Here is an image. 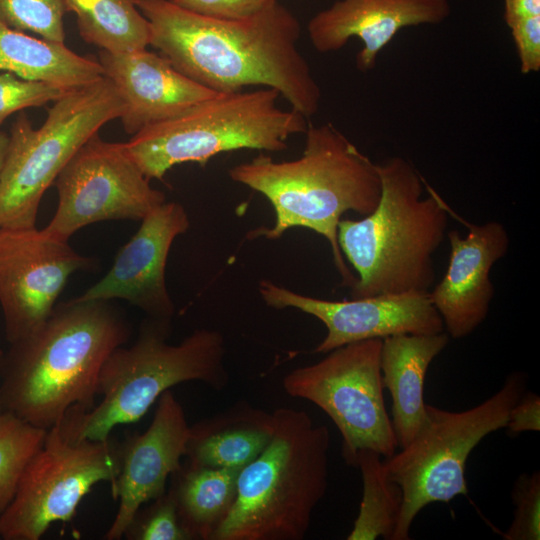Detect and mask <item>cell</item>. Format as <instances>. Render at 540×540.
Listing matches in <instances>:
<instances>
[{
	"label": "cell",
	"instance_id": "11",
	"mask_svg": "<svg viewBox=\"0 0 540 540\" xmlns=\"http://www.w3.org/2000/svg\"><path fill=\"white\" fill-rule=\"evenodd\" d=\"M120 443L73 440L59 424L47 430L27 463L15 495L0 514L4 540H39L51 524L70 521L85 495L99 482L115 480Z\"/></svg>",
	"mask_w": 540,
	"mask_h": 540
},
{
	"label": "cell",
	"instance_id": "15",
	"mask_svg": "<svg viewBox=\"0 0 540 540\" xmlns=\"http://www.w3.org/2000/svg\"><path fill=\"white\" fill-rule=\"evenodd\" d=\"M140 222L106 275L76 298L124 299L148 318L171 321L175 306L166 285L167 258L176 237L188 231L190 219L182 204L165 201Z\"/></svg>",
	"mask_w": 540,
	"mask_h": 540
},
{
	"label": "cell",
	"instance_id": "16",
	"mask_svg": "<svg viewBox=\"0 0 540 540\" xmlns=\"http://www.w3.org/2000/svg\"><path fill=\"white\" fill-rule=\"evenodd\" d=\"M189 429L183 407L169 389L159 397L149 427L120 443V470L111 483L119 505L104 539H121L136 512L166 492L168 478L181 467Z\"/></svg>",
	"mask_w": 540,
	"mask_h": 540
},
{
	"label": "cell",
	"instance_id": "7",
	"mask_svg": "<svg viewBox=\"0 0 540 540\" xmlns=\"http://www.w3.org/2000/svg\"><path fill=\"white\" fill-rule=\"evenodd\" d=\"M280 96L268 87L216 92L174 117L143 128L125 144L149 180H162L178 164L204 166L223 152L284 151L292 136L305 133L308 118L279 107Z\"/></svg>",
	"mask_w": 540,
	"mask_h": 540
},
{
	"label": "cell",
	"instance_id": "22",
	"mask_svg": "<svg viewBox=\"0 0 540 540\" xmlns=\"http://www.w3.org/2000/svg\"><path fill=\"white\" fill-rule=\"evenodd\" d=\"M73 90L104 76L98 59L77 54L64 43L15 30L0 20V72Z\"/></svg>",
	"mask_w": 540,
	"mask_h": 540
},
{
	"label": "cell",
	"instance_id": "9",
	"mask_svg": "<svg viewBox=\"0 0 540 540\" xmlns=\"http://www.w3.org/2000/svg\"><path fill=\"white\" fill-rule=\"evenodd\" d=\"M525 389V377L515 372L491 397L467 410L426 404L427 417L418 434L383 461L386 475L403 492L394 540L410 539L411 525L427 505L468 494V457L483 438L506 427L509 411Z\"/></svg>",
	"mask_w": 540,
	"mask_h": 540
},
{
	"label": "cell",
	"instance_id": "8",
	"mask_svg": "<svg viewBox=\"0 0 540 540\" xmlns=\"http://www.w3.org/2000/svg\"><path fill=\"white\" fill-rule=\"evenodd\" d=\"M124 110L115 85L103 76L54 101L37 129L21 112L11 127L0 171V227H36L40 201L61 170Z\"/></svg>",
	"mask_w": 540,
	"mask_h": 540
},
{
	"label": "cell",
	"instance_id": "37",
	"mask_svg": "<svg viewBox=\"0 0 540 540\" xmlns=\"http://www.w3.org/2000/svg\"><path fill=\"white\" fill-rule=\"evenodd\" d=\"M1 411H2V408H1V406H0V412H1Z\"/></svg>",
	"mask_w": 540,
	"mask_h": 540
},
{
	"label": "cell",
	"instance_id": "1",
	"mask_svg": "<svg viewBox=\"0 0 540 540\" xmlns=\"http://www.w3.org/2000/svg\"><path fill=\"white\" fill-rule=\"evenodd\" d=\"M150 25V45L174 68L216 91L273 88L306 118L321 89L298 48L301 26L279 2L242 20L203 16L170 0H135Z\"/></svg>",
	"mask_w": 540,
	"mask_h": 540
},
{
	"label": "cell",
	"instance_id": "20",
	"mask_svg": "<svg viewBox=\"0 0 540 540\" xmlns=\"http://www.w3.org/2000/svg\"><path fill=\"white\" fill-rule=\"evenodd\" d=\"M448 343L449 336L444 331L398 334L382 339L381 380L392 399L391 422L400 448L418 434L426 420V374Z\"/></svg>",
	"mask_w": 540,
	"mask_h": 540
},
{
	"label": "cell",
	"instance_id": "32",
	"mask_svg": "<svg viewBox=\"0 0 540 540\" xmlns=\"http://www.w3.org/2000/svg\"><path fill=\"white\" fill-rule=\"evenodd\" d=\"M523 74L540 70V15L520 19L509 26Z\"/></svg>",
	"mask_w": 540,
	"mask_h": 540
},
{
	"label": "cell",
	"instance_id": "36",
	"mask_svg": "<svg viewBox=\"0 0 540 540\" xmlns=\"http://www.w3.org/2000/svg\"><path fill=\"white\" fill-rule=\"evenodd\" d=\"M3 353L4 352L0 349V360H1L2 356H3Z\"/></svg>",
	"mask_w": 540,
	"mask_h": 540
},
{
	"label": "cell",
	"instance_id": "31",
	"mask_svg": "<svg viewBox=\"0 0 540 540\" xmlns=\"http://www.w3.org/2000/svg\"><path fill=\"white\" fill-rule=\"evenodd\" d=\"M191 12L226 20H242L253 17L278 0H170Z\"/></svg>",
	"mask_w": 540,
	"mask_h": 540
},
{
	"label": "cell",
	"instance_id": "35",
	"mask_svg": "<svg viewBox=\"0 0 540 540\" xmlns=\"http://www.w3.org/2000/svg\"><path fill=\"white\" fill-rule=\"evenodd\" d=\"M7 144H8V135L0 131V171H1L4 157L6 154Z\"/></svg>",
	"mask_w": 540,
	"mask_h": 540
},
{
	"label": "cell",
	"instance_id": "14",
	"mask_svg": "<svg viewBox=\"0 0 540 540\" xmlns=\"http://www.w3.org/2000/svg\"><path fill=\"white\" fill-rule=\"evenodd\" d=\"M258 290L266 305L275 309H297L325 325L327 334L314 349L316 353H328L363 340L444 331L443 321L428 292L332 301L297 293L267 279L259 282Z\"/></svg>",
	"mask_w": 540,
	"mask_h": 540
},
{
	"label": "cell",
	"instance_id": "3",
	"mask_svg": "<svg viewBox=\"0 0 540 540\" xmlns=\"http://www.w3.org/2000/svg\"><path fill=\"white\" fill-rule=\"evenodd\" d=\"M300 157L275 161L260 154L233 166L229 177L261 193L271 203V227L248 232V239L276 240L293 227L322 235L329 243L342 285L352 287L356 276L340 251L337 230L344 213L370 214L381 196L377 164L364 155L332 123L308 124Z\"/></svg>",
	"mask_w": 540,
	"mask_h": 540
},
{
	"label": "cell",
	"instance_id": "5",
	"mask_svg": "<svg viewBox=\"0 0 540 540\" xmlns=\"http://www.w3.org/2000/svg\"><path fill=\"white\" fill-rule=\"evenodd\" d=\"M274 434L237 478L211 540H302L328 488L330 433L303 410H274Z\"/></svg>",
	"mask_w": 540,
	"mask_h": 540
},
{
	"label": "cell",
	"instance_id": "25",
	"mask_svg": "<svg viewBox=\"0 0 540 540\" xmlns=\"http://www.w3.org/2000/svg\"><path fill=\"white\" fill-rule=\"evenodd\" d=\"M382 456L374 450H360L354 467H358L363 482L362 500L348 540H374L379 537L394 540L398 526L403 492L386 475Z\"/></svg>",
	"mask_w": 540,
	"mask_h": 540
},
{
	"label": "cell",
	"instance_id": "30",
	"mask_svg": "<svg viewBox=\"0 0 540 540\" xmlns=\"http://www.w3.org/2000/svg\"><path fill=\"white\" fill-rule=\"evenodd\" d=\"M71 90L42 81L27 80L0 72V127L14 112L54 102Z\"/></svg>",
	"mask_w": 540,
	"mask_h": 540
},
{
	"label": "cell",
	"instance_id": "6",
	"mask_svg": "<svg viewBox=\"0 0 540 540\" xmlns=\"http://www.w3.org/2000/svg\"><path fill=\"white\" fill-rule=\"evenodd\" d=\"M171 321L148 318L130 346L115 348L104 361L97 383L98 404L70 408L58 423L73 440L102 441L114 427L140 420L171 387L200 381L215 390L229 381L222 333L197 329L178 344L168 343Z\"/></svg>",
	"mask_w": 540,
	"mask_h": 540
},
{
	"label": "cell",
	"instance_id": "2",
	"mask_svg": "<svg viewBox=\"0 0 540 540\" xmlns=\"http://www.w3.org/2000/svg\"><path fill=\"white\" fill-rule=\"evenodd\" d=\"M110 302L73 298L56 304L41 326L10 343L0 360L3 411L49 429L70 408L95 405L101 367L131 333Z\"/></svg>",
	"mask_w": 540,
	"mask_h": 540
},
{
	"label": "cell",
	"instance_id": "18",
	"mask_svg": "<svg viewBox=\"0 0 540 540\" xmlns=\"http://www.w3.org/2000/svg\"><path fill=\"white\" fill-rule=\"evenodd\" d=\"M450 11L449 0H337L310 19L307 32L320 53L338 51L350 38H359L363 47L356 56V66L367 72L399 30L438 24Z\"/></svg>",
	"mask_w": 540,
	"mask_h": 540
},
{
	"label": "cell",
	"instance_id": "4",
	"mask_svg": "<svg viewBox=\"0 0 540 540\" xmlns=\"http://www.w3.org/2000/svg\"><path fill=\"white\" fill-rule=\"evenodd\" d=\"M381 196L359 220L341 219L340 251L357 273L351 298L429 292L433 256L447 233L449 208L411 163L393 157L377 164Z\"/></svg>",
	"mask_w": 540,
	"mask_h": 540
},
{
	"label": "cell",
	"instance_id": "17",
	"mask_svg": "<svg viewBox=\"0 0 540 540\" xmlns=\"http://www.w3.org/2000/svg\"><path fill=\"white\" fill-rule=\"evenodd\" d=\"M465 225L466 236L457 230L447 232L451 249L448 267L442 280L428 292L448 336L454 339L467 337L487 318L494 296L490 272L510 244L506 228L498 221Z\"/></svg>",
	"mask_w": 540,
	"mask_h": 540
},
{
	"label": "cell",
	"instance_id": "10",
	"mask_svg": "<svg viewBox=\"0 0 540 540\" xmlns=\"http://www.w3.org/2000/svg\"><path fill=\"white\" fill-rule=\"evenodd\" d=\"M381 343L382 339H369L338 347L283 378L288 395L314 403L330 417L350 466L360 450L371 449L388 458L398 448L383 397Z\"/></svg>",
	"mask_w": 540,
	"mask_h": 540
},
{
	"label": "cell",
	"instance_id": "29",
	"mask_svg": "<svg viewBox=\"0 0 540 540\" xmlns=\"http://www.w3.org/2000/svg\"><path fill=\"white\" fill-rule=\"evenodd\" d=\"M513 520L503 533L505 540L540 539V473L521 474L512 489Z\"/></svg>",
	"mask_w": 540,
	"mask_h": 540
},
{
	"label": "cell",
	"instance_id": "27",
	"mask_svg": "<svg viewBox=\"0 0 540 540\" xmlns=\"http://www.w3.org/2000/svg\"><path fill=\"white\" fill-rule=\"evenodd\" d=\"M64 0H0V20L15 30L64 43Z\"/></svg>",
	"mask_w": 540,
	"mask_h": 540
},
{
	"label": "cell",
	"instance_id": "24",
	"mask_svg": "<svg viewBox=\"0 0 540 540\" xmlns=\"http://www.w3.org/2000/svg\"><path fill=\"white\" fill-rule=\"evenodd\" d=\"M81 38L110 53L146 49L150 25L135 0H64Z\"/></svg>",
	"mask_w": 540,
	"mask_h": 540
},
{
	"label": "cell",
	"instance_id": "21",
	"mask_svg": "<svg viewBox=\"0 0 540 540\" xmlns=\"http://www.w3.org/2000/svg\"><path fill=\"white\" fill-rule=\"evenodd\" d=\"M274 428L273 413L239 401L190 426L187 463L241 470L266 448Z\"/></svg>",
	"mask_w": 540,
	"mask_h": 540
},
{
	"label": "cell",
	"instance_id": "26",
	"mask_svg": "<svg viewBox=\"0 0 540 540\" xmlns=\"http://www.w3.org/2000/svg\"><path fill=\"white\" fill-rule=\"evenodd\" d=\"M47 430L8 411L0 412V514L12 501L20 477L41 447Z\"/></svg>",
	"mask_w": 540,
	"mask_h": 540
},
{
	"label": "cell",
	"instance_id": "33",
	"mask_svg": "<svg viewBox=\"0 0 540 540\" xmlns=\"http://www.w3.org/2000/svg\"><path fill=\"white\" fill-rule=\"evenodd\" d=\"M512 434L540 431V398L527 392L510 409L506 427Z\"/></svg>",
	"mask_w": 540,
	"mask_h": 540
},
{
	"label": "cell",
	"instance_id": "34",
	"mask_svg": "<svg viewBox=\"0 0 540 540\" xmlns=\"http://www.w3.org/2000/svg\"><path fill=\"white\" fill-rule=\"evenodd\" d=\"M540 15V0H505L504 19L508 26L514 22Z\"/></svg>",
	"mask_w": 540,
	"mask_h": 540
},
{
	"label": "cell",
	"instance_id": "23",
	"mask_svg": "<svg viewBox=\"0 0 540 540\" xmlns=\"http://www.w3.org/2000/svg\"><path fill=\"white\" fill-rule=\"evenodd\" d=\"M239 471L187 463L171 476L168 491L190 540H211L234 503Z\"/></svg>",
	"mask_w": 540,
	"mask_h": 540
},
{
	"label": "cell",
	"instance_id": "28",
	"mask_svg": "<svg viewBox=\"0 0 540 540\" xmlns=\"http://www.w3.org/2000/svg\"><path fill=\"white\" fill-rule=\"evenodd\" d=\"M136 512L125 529L128 540H190L182 528L169 491Z\"/></svg>",
	"mask_w": 540,
	"mask_h": 540
},
{
	"label": "cell",
	"instance_id": "13",
	"mask_svg": "<svg viewBox=\"0 0 540 540\" xmlns=\"http://www.w3.org/2000/svg\"><path fill=\"white\" fill-rule=\"evenodd\" d=\"M96 262L43 229L0 227V305L5 336L13 343L52 313L70 276Z\"/></svg>",
	"mask_w": 540,
	"mask_h": 540
},
{
	"label": "cell",
	"instance_id": "12",
	"mask_svg": "<svg viewBox=\"0 0 540 540\" xmlns=\"http://www.w3.org/2000/svg\"><path fill=\"white\" fill-rule=\"evenodd\" d=\"M58 194L54 216L43 230L68 241L81 228L103 221H141L166 201L150 184L125 142L93 135L53 183Z\"/></svg>",
	"mask_w": 540,
	"mask_h": 540
},
{
	"label": "cell",
	"instance_id": "19",
	"mask_svg": "<svg viewBox=\"0 0 540 540\" xmlns=\"http://www.w3.org/2000/svg\"><path fill=\"white\" fill-rule=\"evenodd\" d=\"M98 61L125 103L120 119L127 134L174 117L216 93L147 48L122 53L100 50Z\"/></svg>",
	"mask_w": 540,
	"mask_h": 540
}]
</instances>
